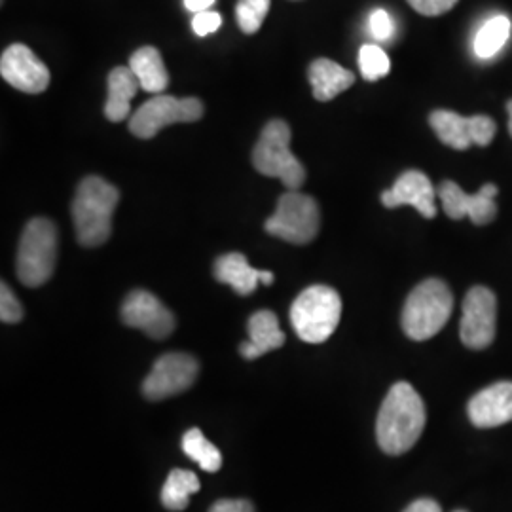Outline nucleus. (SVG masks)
<instances>
[{"instance_id":"obj_1","label":"nucleus","mask_w":512,"mask_h":512,"mask_svg":"<svg viewBox=\"0 0 512 512\" xmlns=\"http://www.w3.org/2000/svg\"><path fill=\"white\" fill-rule=\"evenodd\" d=\"M427 412L420 393L406 382L389 389L376 421V439L389 456L406 454L420 440Z\"/></svg>"},{"instance_id":"obj_2","label":"nucleus","mask_w":512,"mask_h":512,"mask_svg":"<svg viewBox=\"0 0 512 512\" xmlns=\"http://www.w3.org/2000/svg\"><path fill=\"white\" fill-rule=\"evenodd\" d=\"M120 202V190L105 179L90 175L82 179L74 196L73 213L76 239L84 247H99L112 234V215Z\"/></svg>"},{"instance_id":"obj_3","label":"nucleus","mask_w":512,"mask_h":512,"mask_svg":"<svg viewBox=\"0 0 512 512\" xmlns=\"http://www.w3.org/2000/svg\"><path fill=\"white\" fill-rule=\"evenodd\" d=\"M454 294L440 279H425L410 296L403 308L404 334L410 340L425 342L439 334L452 317Z\"/></svg>"},{"instance_id":"obj_4","label":"nucleus","mask_w":512,"mask_h":512,"mask_svg":"<svg viewBox=\"0 0 512 512\" xmlns=\"http://www.w3.org/2000/svg\"><path fill=\"white\" fill-rule=\"evenodd\" d=\"M342 317V298L329 285H311L296 296L291 306V325L306 344L327 342L338 329Z\"/></svg>"},{"instance_id":"obj_5","label":"nucleus","mask_w":512,"mask_h":512,"mask_svg":"<svg viewBox=\"0 0 512 512\" xmlns=\"http://www.w3.org/2000/svg\"><path fill=\"white\" fill-rule=\"evenodd\" d=\"M253 165L264 177H274L287 190H300L306 181V169L291 152V128L283 120H272L262 129L253 150Z\"/></svg>"},{"instance_id":"obj_6","label":"nucleus","mask_w":512,"mask_h":512,"mask_svg":"<svg viewBox=\"0 0 512 512\" xmlns=\"http://www.w3.org/2000/svg\"><path fill=\"white\" fill-rule=\"evenodd\" d=\"M57 226L50 219H33L19 239L16 270L19 281L31 289L42 287L54 275Z\"/></svg>"},{"instance_id":"obj_7","label":"nucleus","mask_w":512,"mask_h":512,"mask_svg":"<svg viewBox=\"0 0 512 512\" xmlns=\"http://www.w3.org/2000/svg\"><path fill=\"white\" fill-rule=\"evenodd\" d=\"M321 228L319 205L298 190L285 192L275 207L274 215L264 222V230L274 238L294 245H306L317 238Z\"/></svg>"},{"instance_id":"obj_8","label":"nucleus","mask_w":512,"mask_h":512,"mask_svg":"<svg viewBox=\"0 0 512 512\" xmlns=\"http://www.w3.org/2000/svg\"><path fill=\"white\" fill-rule=\"evenodd\" d=\"M203 103L198 97L156 95L141 105L129 118V131L139 139H152L171 124L198 122L203 116Z\"/></svg>"},{"instance_id":"obj_9","label":"nucleus","mask_w":512,"mask_h":512,"mask_svg":"<svg viewBox=\"0 0 512 512\" xmlns=\"http://www.w3.org/2000/svg\"><path fill=\"white\" fill-rule=\"evenodd\" d=\"M429 124L446 147L467 150L488 147L494 141L497 124L486 114L461 116L454 110H435L429 116Z\"/></svg>"},{"instance_id":"obj_10","label":"nucleus","mask_w":512,"mask_h":512,"mask_svg":"<svg viewBox=\"0 0 512 512\" xmlns=\"http://www.w3.org/2000/svg\"><path fill=\"white\" fill-rule=\"evenodd\" d=\"M200 374L198 361L188 353H165L143 382L148 401H164L190 389Z\"/></svg>"},{"instance_id":"obj_11","label":"nucleus","mask_w":512,"mask_h":512,"mask_svg":"<svg viewBox=\"0 0 512 512\" xmlns=\"http://www.w3.org/2000/svg\"><path fill=\"white\" fill-rule=\"evenodd\" d=\"M497 298L488 287H473L463 300L459 323L461 342L471 349H486L495 340Z\"/></svg>"},{"instance_id":"obj_12","label":"nucleus","mask_w":512,"mask_h":512,"mask_svg":"<svg viewBox=\"0 0 512 512\" xmlns=\"http://www.w3.org/2000/svg\"><path fill=\"white\" fill-rule=\"evenodd\" d=\"M442 209L450 219L461 220L469 217L476 226H486L495 219L497 205L495 198L499 188L495 184H484L476 194H465V190L454 181H444L439 186Z\"/></svg>"},{"instance_id":"obj_13","label":"nucleus","mask_w":512,"mask_h":512,"mask_svg":"<svg viewBox=\"0 0 512 512\" xmlns=\"http://www.w3.org/2000/svg\"><path fill=\"white\" fill-rule=\"evenodd\" d=\"M122 321L131 329L143 330L154 340H164L175 330V315L162 300L143 289L131 291L122 304Z\"/></svg>"},{"instance_id":"obj_14","label":"nucleus","mask_w":512,"mask_h":512,"mask_svg":"<svg viewBox=\"0 0 512 512\" xmlns=\"http://www.w3.org/2000/svg\"><path fill=\"white\" fill-rule=\"evenodd\" d=\"M0 74L23 93H42L50 86L48 67L25 44H12L2 52Z\"/></svg>"},{"instance_id":"obj_15","label":"nucleus","mask_w":512,"mask_h":512,"mask_svg":"<svg viewBox=\"0 0 512 512\" xmlns=\"http://www.w3.org/2000/svg\"><path fill=\"white\" fill-rule=\"evenodd\" d=\"M435 188L425 173L418 169L404 171L403 175L395 181L393 188L385 190L382 194V203L387 209H397L403 205L414 207L421 217L435 219L437 205H435Z\"/></svg>"},{"instance_id":"obj_16","label":"nucleus","mask_w":512,"mask_h":512,"mask_svg":"<svg viewBox=\"0 0 512 512\" xmlns=\"http://www.w3.org/2000/svg\"><path fill=\"white\" fill-rule=\"evenodd\" d=\"M467 414L480 429H492L512 421V382H497L478 391L469 401Z\"/></svg>"},{"instance_id":"obj_17","label":"nucleus","mask_w":512,"mask_h":512,"mask_svg":"<svg viewBox=\"0 0 512 512\" xmlns=\"http://www.w3.org/2000/svg\"><path fill=\"white\" fill-rule=\"evenodd\" d=\"M249 342L239 346V353L247 361H255L258 357L283 348L285 332L279 327V319L274 311L260 310L249 317L247 323Z\"/></svg>"},{"instance_id":"obj_18","label":"nucleus","mask_w":512,"mask_h":512,"mask_svg":"<svg viewBox=\"0 0 512 512\" xmlns=\"http://www.w3.org/2000/svg\"><path fill=\"white\" fill-rule=\"evenodd\" d=\"M308 78L313 97L321 103L332 101L336 95L346 92L355 84V74L327 57H319L311 63Z\"/></svg>"},{"instance_id":"obj_19","label":"nucleus","mask_w":512,"mask_h":512,"mask_svg":"<svg viewBox=\"0 0 512 512\" xmlns=\"http://www.w3.org/2000/svg\"><path fill=\"white\" fill-rule=\"evenodd\" d=\"M141 90L137 76L129 67H114L109 74V95L105 116L110 122H124L131 112V99Z\"/></svg>"},{"instance_id":"obj_20","label":"nucleus","mask_w":512,"mask_h":512,"mask_svg":"<svg viewBox=\"0 0 512 512\" xmlns=\"http://www.w3.org/2000/svg\"><path fill=\"white\" fill-rule=\"evenodd\" d=\"M262 270H256L245 255L241 253H226L219 256L215 262V277L220 283L232 287L239 296H249L256 291L260 283Z\"/></svg>"},{"instance_id":"obj_21","label":"nucleus","mask_w":512,"mask_h":512,"mask_svg":"<svg viewBox=\"0 0 512 512\" xmlns=\"http://www.w3.org/2000/svg\"><path fill=\"white\" fill-rule=\"evenodd\" d=\"M129 69L137 76L141 90L148 93L165 92L169 86V73L165 69L162 54L154 46H143L129 57Z\"/></svg>"},{"instance_id":"obj_22","label":"nucleus","mask_w":512,"mask_h":512,"mask_svg":"<svg viewBox=\"0 0 512 512\" xmlns=\"http://www.w3.org/2000/svg\"><path fill=\"white\" fill-rule=\"evenodd\" d=\"M196 492H200V478L192 471L173 469L162 488V503L167 511H184Z\"/></svg>"},{"instance_id":"obj_23","label":"nucleus","mask_w":512,"mask_h":512,"mask_svg":"<svg viewBox=\"0 0 512 512\" xmlns=\"http://www.w3.org/2000/svg\"><path fill=\"white\" fill-rule=\"evenodd\" d=\"M511 19L503 14L488 19L476 33L475 54L480 59H490L503 50L511 37Z\"/></svg>"},{"instance_id":"obj_24","label":"nucleus","mask_w":512,"mask_h":512,"mask_svg":"<svg viewBox=\"0 0 512 512\" xmlns=\"http://www.w3.org/2000/svg\"><path fill=\"white\" fill-rule=\"evenodd\" d=\"M183 452L207 473H217L222 467V454L219 448L211 444L200 429H190L184 433Z\"/></svg>"},{"instance_id":"obj_25","label":"nucleus","mask_w":512,"mask_h":512,"mask_svg":"<svg viewBox=\"0 0 512 512\" xmlns=\"http://www.w3.org/2000/svg\"><path fill=\"white\" fill-rule=\"evenodd\" d=\"M359 69L366 82H376L391 71V59L378 44H365L359 50Z\"/></svg>"},{"instance_id":"obj_26","label":"nucleus","mask_w":512,"mask_h":512,"mask_svg":"<svg viewBox=\"0 0 512 512\" xmlns=\"http://www.w3.org/2000/svg\"><path fill=\"white\" fill-rule=\"evenodd\" d=\"M272 0H238L236 4V19L239 29L245 35H255L260 31L264 19L270 12Z\"/></svg>"},{"instance_id":"obj_27","label":"nucleus","mask_w":512,"mask_h":512,"mask_svg":"<svg viewBox=\"0 0 512 512\" xmlns=\"http://www.w3.org/2000/svg\"><path fill=\"white\" fill-rule=\"evenodd\" d=\"M0 319L8 325H14L23 319V306L6 283L0 285Z\"/></svg>"},{"instance_id":"obj_28","label":"nucleus","mask_w":512,"mask_h":512,"mask_svg":"<svg viewBox=\"0 0 512 512\" xmlns=\"http://www.w3.org/2000/svg\"><path fill=\"white\" fill-rule=\"evenodd\" d=\"M368 29H370V35L376 38V40L387 42L389 38H393V35H395V21L389 16L387 10L378 8V10H374L370 14Z\"/></svg>"},{"instance_id":"obj_29","label":"nucleus","mask_w":512,"mask_h":512,"mask_svg":"<svg viewBox=\"0 0 512 512\" xmlns=\"http://www.w3.org/2000/svg\"><path fill=\"white\" fill-rule=\"evenodd\" d=\"M220 25H222V16L219 12H213V10H205L200 14H194V19H192V29L198 37L213 35L215 31H219Z\"/></svg>"},{"instance_id":"obj_30","label":"nucleus","mask_w":512,"mask_h":512,"mask_svg":"<svg viewBox=\"0 0 512 512\" xmlns=\"http://www.w3.org/2000/svg\"><path fill=\"white\" fill-rule=\"evenodd\" d=\"M408 4L421 16L433 18L450 12L458 4V0H408Z\"/></svg>"},{"instance_id":"obj_31","label":"nucleus","mask_w":512,"mask_h":512,"mask_svg":"<svg viewBox=\"0 0 512 512\" xmlns=\"http://www.w3.org/2000/svg\"><path fill=\"white\" fill-rule=\"evenodd\" d=\"M209 512H255V505L247 499H219Z\"/></svg>"},{"instance_id":"obj_32","label":"nucleus","mask_w":512,"mask_h":512,"mask_svg":"<svg viewBox=\"0 0 512 512\" xmlns=\"http://www.w3.org/2000/svg\"><path fill=\"white\" fill-rule=\"evenodd\" d=\"M404 512H442L439 503L433 499H418L414 503H410Z\"/></svg>"},{"instance_id":"obj_33","label":"nucleus","mask_w":512,"mask_h":512,"mask_svg":"<svg viewBox=\"0 0 512 512\" xmlns=\"http://www.w3.org/2000/svg\"><path fill=\"white\" fill-rule=\"evenodd\" d=\"M213 4H215V0H184L186 10H188V12H192V14L205 12V10H209Z\"/></svg>"},{"instance_id":"obj_34","label":"nucleus","mask_w":512,"mask_h":512,"mask_svg":"<svg viewBox=\"0 0 512 512\" xmlns=\"http://www.w3.org/2000/svg\"><path fill=\"white\" fill-rule=\"evenodd\" d=\"M274 279L275 277L272 272H262V274H260V283L266 285V287H270V285L274 283Z\"/></svg>"},{"instance_id":"obj_35","label":"nucleus","mask_w":512,"mask_h":512,"mask_svg":"<svg viewBox=\"0 0 512 512\" xmlns=\"http://www.w3.org/2000/svg\"><path fill=\"white\" fill-rule=\"evenodd\" d=\"M507 112H509V133L512 137V99L507 103Z\"/></svg>"},{"instance_id":"obj_36","label":"nucleus","mask_w":512,"mask_h":512,"mask_svg":"<svg viewBox=\"0 0 512 512\" xmlns=\"http://www.w3.org/2000/svg\"><path fill=\"white\" fill-rule=\"evenodd\" d=\"M456 512H465V511H456Z\"/></svg>"}]
</instances>
